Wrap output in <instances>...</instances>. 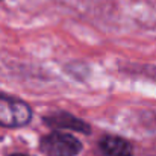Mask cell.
Listing matches in <instances>:
<instances>
[{
  "instance_id": "cell-3",
  "label": "cell",
  "mask_w": 156,
  "mask_h": 156,
  "mask_svg": "<svg viewBox=\"0 0 156 156\" xmlns=\"http://www.w3.org/2000/svg\"><path fill=\"white\" fill-rule=\"evenodd\" d=\"M44 121L47 126L55 127V129H70V130H76L80 133H90L91 127L88 123H85L80 118H76L74 115L68 114V112H56L49 117H44Z\"/></svg>"
},
{
  "instance_id": "cell-2",
  "label": "cell",
  "mask_w": 156,
  "mask_h": 156,
  "mask_svg": "<svg viewBox=\"0 0 156 156\" xmlns=\"http://www.w3.org/2000/svg\"><path fill=\"white\" fill-rule=\"evenodd\" d=\"M30 120L32 109L26 102L0 94V126L21 127L29 124Z\"/></svg>"
},
{
  "instance_id": "cell-1",
  "label": "cell",
  "mask_w": 156,
  "mask_h": 156,
  "mask_svg": "<svg viewBox=\"0 0 156 156\" xmlns=\"http://www.w3.org/2000/svg\"><path fill=\"white\" fill-rule=\"evenodd\" d=\"M40 150L47 156H77L82 150V143L67 132L55 130L41 138Z\"/></svg>"
},
{
  "instance_id": "cell-4",
  "label": "cell",
  "mask_w": 156,
  "mask_h": 156,
  "mask_svg": "<svg viewBox=\"0 0 156 156\" xmlns=\"http://www.w3.org/2000/svg\"><path fill=\"white\" fill-rule=\"evenodd\" d=\"M99 146L106 156H133L132 144L120 136L106 135L100 140Z\"/></svg>"
},
{
  "instance_id": "cell-5",
  "label": "cell",
  "mask_w": 156,
  "mask_h": 156,
  "mask_svg": "<svg viewBox=\"0 0 156 156\" xmlns=\"http://www.w3.org/2000/svg\"><path fill=\"white\" fill-rule=\"evenodd\" d=\"M11 156H27V155H24V153H14V155H11Z\"/></svg>"
}]
</instances>
